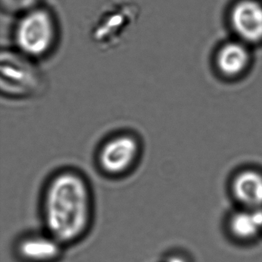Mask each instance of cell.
<instances>
[{"instance_id": "obj_1", "label": "cell", "mask_w": 262, "mask_h": 262, "mask_svg": "<svg viewBox=\"0 0 262 262\" xmlns=\"http://www.w3.org/2000/svg\"><path fill=\"white\" fill-rule=\"evenodd\" d=\"M93 212V191L80 171L64 168L48 179L41 200L44 230L64 246L79 242L88 234Z\"/></svg>"}, {"instance_id": "obj_7", "label": "cell", "mask_w": 262, "mask_h": 262, "mask_svg": "<svg viewBox=\"0 0 262 262\" xmlns=\"http://www.w3.org/2000/svg\"><path fill=\"white\" fill-rule=\"evenodd\" d=\"M251 47L233 38L216 50L214 67L222 77L237 79L246 73L251 63Z\"/></svg>"}, {"instance_id": "obj_8", "label": "cell", "mask_w": 262, "mask_h": 262, "mask_svg": "<svg viewBox=\"0 0 262 262\" xmlns=\"http://www.w3.org/2000/svg\"><path fill=\"white\" fill-rule=\"evenodd\" d=\"M236 198L244 205L257 207L262 205V176L248 171L238 174L234 181Z\"/></svg>"}, {"instance_id": "obj_5", "label": "cell", "mask_w": 262, "mask_h": 262, "mask_svg": "<svg viewBox=\"0 0 262 262\" xmlns=\"http://www.w3.org/2000/svg\"><path fill=\"white\" fill-rule=\"evenodd\" d=\"M228 24L234 38L249 47L262 43V2L236 0L228 12Z\"/></svg>"}, {"instance_id": "obj_3", "label": "cell", "mask_w": 262, "mask_h": 262, "mask_svg": "<svg viewBox=\"0 0 262 262\" xmlns=\"http://www.w3.org/2000/svg\"><path fill=\"white\" fill-rule=\"evenodd\" d=\"M0 88L6 97L27 99L42 90L43 78L35 59L17 50H3L0 60Z\"/></svg>"}, {"instance_id": "obj_4", "label": "cell", "mask_w": 262, "mask_h": 262, "mask_svg": "<svg viewBox=\"0 0 262 262\" xmlns=\"http://www.w3.org/2000/svg\"><path fill=\"white\" fill-rule=\"evenodd\" d=\"M142 154V143L139 136L132 132H119L101 143L96 153V164L104 176L119 179L135 169Z\"/></svg>"}, {"instance_id": "obj_2", "label": "cell", "mask_w": 262, "mask_h": 262, "mask_svg": "<svg viewBox=\"0 0 262 262\" xmlns=\"http://www.w3.org/2000/svg\"><path fill=\"white\" fill-rule=\"evenodd\" d=\"M13 34L16 50L36 60L54 49L59 27L53 13L38 4L19 14Z\"/></svg>"}, {"instance_id": "obj_9", "label": "cell", "mask_w": 262, "mask_h": 262, "mask_svg": "<svg viewBox=\"0 0 262 262\" xmlns=\"http://www.w3.org/2000/svg\"><path fill=\"white\" fill-rule=\"evenodd\" d=\"M39 0H1V7L7 13H17L20 14L23 12L38 5Z\"/></svg>"}, {"instance_id": "obj_6", "label": "cell", "mask_w": 262, "mask_h": 262, "mask_svg": "<svg viewBox=\"0 0 262 262\" xmlns=\"http://www.w3.org/2000/svg\"><path fill=\"white\" fill-rule=\"evenodd\" d=\"M66 247L46 230L24 234L16 242L18 257L24 262H56Z\"/></svg>"}]
</instances>
